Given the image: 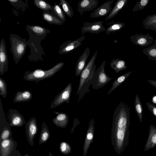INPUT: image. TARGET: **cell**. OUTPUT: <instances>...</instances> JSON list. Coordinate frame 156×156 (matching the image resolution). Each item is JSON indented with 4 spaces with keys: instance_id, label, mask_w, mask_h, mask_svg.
<instances>
[{
    "instance_id": "17",
    "label": "cell",
    "mask_w": 156,
    "mask_h": 156,
    "mask_svg": "<svg viewBox=\"0 0 156 156\" xmlns=\"http://www.w3.org/2000/svg\"><path fill=\"white\" fill-rule=\"evenodd\" d=\"M98 0H81L78 3L77 8L78 11L81 15L87 11H92L98 5Z\"/></svg>"
},
{
    "instance_id": "22",
    "label": "cell",
    "mask_w": 156,
    "mask_h": 156,
    "mask_svg": "<svg viewBox=\"0 0 156 156\" xmlns=\"http://www.w3.org/2000/svg\"><path fill=\"white\" fill-rule=\"evenodd\" d=\"M33 98L31 92L28 90L23 91H18L16 93L14 99V103L27 102L30 101Z\"/></svg>"
},
{
    "instance_id": "40",
    "label": "cell",
    "mask_w": 156,
    "mask_h": 156,
    "mask_svg": "<svg viewBox=\"0 0 156 156\" xmlns=\"http://www.w3.org/2000/svg\"><path fill=\"white\" fill-rule=\"evenodd\" d=\"M150 84L156 88V80H147Z\"/></svg>"
},
{
    "instance_id": "19",
    "label": "cell",
    "mask_w": 156,
    "mask_h": 156,
    "mask_svg": "<svg viewBox=\"0 0 156 156\" xmlns=\"http://www.w3.org/2000/svg\"><path fill=\"white\" fill-rule=\"evenodd\" d=\"M156 146V126L151 125L149 127V135L144 151H147Z\"/></svg>"
},
{
    "instance_id": "10",
    "label": "cell",
    "mask_w": 156,
    "mask_h": 156,
    "mask_svg": "<svg viewBox=\"0 0 156 156\" xmlns=\"http://www.w3.org/2000/svg\"><path fill=\"white\" fill-rule=\"evenodd\" d=\"M85 38V36L83 34L74 40H70L65 42L60 46L58 51L59 54H66L71 52L82 44V42Z\"/></svg>"
},
{
    "instance_id": "8",
    "label": "cell",
    "mask_w": 156,
    "mask_h": 156,
    "mask_svg": "<svg viewBox=\"0 0 156 156\" xmlns=\"http://www.w3.org/2000/svg\"><path fill=\"white\" fill-rule=\"evenodd\" d=\"M25 129L27 140L31 146H33L34 140L38 132L37 120L34 117L31 118L25 124Z\"/></svg>"
},
{
    "instance_id": "36",
    "label": "cell",
    "mask_w": 156,
    "mask_h": 156,
    "mask_svg": "<svg viewBox=\"0 0 156 156\" xmlns=\"http://www.w3.org/2000/svg\"><path fill=\"white\" fill-rule=\"evenodd\" d=\"M7 94V86L5 81L0 77V95L5 98Z\"/></svg>"
},
{
    "instance_id": "38",
    "label": "cell",
    "mask_w": 156,
    "mask_h": 156,
    "mask_svg": "<svg viewBox=\"0 0 156 156\" xmlns=\"http://www.w3.org/2000/svg\"><path fill=\"white\" fill-rule=\"evenodd\" d=\"M146 105L151 114L156 118V106L148 102H146Z\"/></svg>"
},
{
    "instance_id": "28",
    "label": "cell",
    "mask_w": 156,
    "mask_h": 156,
    "mask_svg": "<svg viewBox=\"0 0 156 156\" xmlns=\"http://www.w3.org/2000/svg\"><path fill=\"white\" fill-rule=\"evenodd\" d=\"M50 135L48 127L46 123L43 122L39 138V145L46 142L49 139Z\"/></svg>"
},
{
    "instance_id": "16",
    "label": "cell",
    "mask_w": 156,
    "mask_h": 156,
    "mask_svg": "<svg viewBox=\"0 0 156 156\" xmlns=\"http://www.w3.org/2000/svg\"><path fill=\"white\" fill-rule=\"evenodd\" d=\"M94 118H92L89 122L83 146V155L86 156L91 144L93 142L94 134Z\"/></svg>"
},
{
    "instance_id": "26",
    "label": "cell",
    "mask_w": 156,
    "mask_h": 156,
    "mask_svg": "<svg viewBox=\"0 0 156 156\" xmlns=\"http://www.w3.org/2000/svg\"><path fill=\"white\" fill-rule=\"evenodd\" d=\"M143 51L149 60L156 61V38L153 45L143 49Z\"/></svg>"
},
{
    "instance_id": "29",
    "label": "cell",
    "mask_w": 156,
    "mask_h": 156,
    "mask_svg": "<svg viewBox=\"0 0 156 156\" xmlns=\"http://www.w3.org/2000/svg\"><path fill=\"white\" fill-rule=\"evenodd\" d=\"M134 105L135 111L138 115L139 122H141L143 120V108L141 102L137 94L135 96Z\"/></svg>"
},
{
    "instance_id": "3",
    "label": "cell",
    "mask_w": 156,
    "mask_h": 156,
    "mask_svg": "<svg viewBox=\"0 0 156 156\" xmlns=\"http://www.w3.org/2000/svg\"><path fill=\"white\" fill-rule=\"evenodd\" d=\"M64 64L63 62L58 63L48 70L38 69L32 71H27L25 72L23 78L27 81H35L38 83L41 80L52 76L61 69Z\"/></svg>"
},
{
    "instance_id": "11",
    "label": "cell",
    "mask_w": 156,
    "mask_h": 156,
    "mask_svg": "<svg viewBox=\"0 0 156 156\" xmlns=\"http://www.w3.org/2000/svg\"><path fill=\"white\" fill-rule=\"evenodd\" d=\"M0 143V156H11L17 146V142L12 137L3 140Z\"/></svg>"
},
{
    "instance_id": "6",
    "label": "cell",
    "mask_w": 156,
    "mask_h": 156,
    "mask_svg": "<svg viewBox=\"0 0 156 156\" xmlns=\"http://www.w3.org/2000/svg\"><path fill=\"white\" fill-rule=\"evenodd\" d=\"M1 99H0V142L12 137L11 126L5 119Z\"/></svg>"
},
{
    "instance_id": "14",
    "label": "cell",
    "mask_w": 156,
    "mask_h": 156,
    "mask_svg": "<svg viewBox=\"0 0 156 156\" xmlns=\"http://www.w3.org/2000/svg\"><path fill=\"white\" fill-rule=\"evenodd\" d=\"M114 1V0L108 1L96 8L91 13L90 17L97 18L108 14L112 9V5Z\"/></svg>"
},
{
    "instance_id": "32",
    "label": "cell",
    "mask_w": 156,
    "mask_h": 156,
    "mask_svg": "<svg viewBox=\"0 0 156 156\" xmlns=\"http://www.w3.org/2000/svg\"><path fill=\"white\" fill-rule=\"evenodd\" d=\"M35 5L38 8L42 10H53V7L50 4L45 1L42 0H34Z\"/></svg>"
},
{
    "instance_id": "12",
    "label": "cell",
    "mask_w": 156,
    "mask_h": 156,
    "mask_svg": "<svg viewBox=\"0 0 156 156\" xmlns=\"http://www.w3.org/2000/svg\"><path fill=\"white\" fill-rule=\"evenodd\" d=\"M8 119L11 127H22L26 123L23 115L15 109L9 110Z\"/></svg>"
},
{
    "instance_id": "1",
    "label": "cell",
    "mask_w": 156,
    "mask_h": 156,
    "mask_svg": "<svg viewBox=\"0 0 156 156\" xmlns=\"http://www.w3.org/2000/svg\"><path fill=\"white\" fill-rule=\"evenodd\" d=\"M130 107L121 101L113 113L111 133L112 146L117 154L124 151L129 144Z\"/></svg>"
},
{
    "instance_id": "34",
    "label": "cell",
    "mask_w": 156,
    "mask_h": 156,
    "mask_svg": "<svg viewBox=\"0 0 156 156\" xmlns=\"http://www.w3.org/2000/svg\"><path fill=\"white\" fill-rule=\"evenodd\" d=\"M53 7L54 12L57 16L63 23L65 22L66 20L65 15L59 5L55 4Z\"/></svg>"
},
{
    "instance_id": "24",
    "label": "cell",
    "mask_w": 156,
    "mask_h": 156,
    "mask_svg": "<svg viewBox=\"0 0 156 156\" xmlns=\"http://www.w3.org/2000/svg\"><path fill=\"white\" fill-rule=\"evenodd\" d=\"M142 24L144 28L156 32V13L146 17Z\"/></svg>"
},
{
    "instance_id": "33",
    "label": "cell",
    "mask_w": 156,
    "mask_h": 156,
    "mask_svg": "<svg viewBox=\"0 0 156 156\" xmlns=\"http://www.w3.org/2000/svg\"><path fill=\"white\" fill-rule=\"evenodd\" d=\"M59 148L60 152L65 155L69 154L72 151L70 145L68 143L64 141L60 143Z\"/></svg>"
},
{
    "instance_id": "25",
    "label": "cell",
    "mask_w": 156,
    "mask_h": 156,
    "mask_svg": "<svg viewBox=\"0 0 156 156\" xmlns=\"http://www.w3.org/2000/svg\"><path fill=\"white\" fill-rule=\"evenodd\" d=\"M110 65L116 73L126 69L127 67L125 61L119 58L113 59L110 62Z\"/></svg>"
},
{
    "instance_id": "9",
    "label": "cell",
    "mask_w": 156,
    "mask_h": 156,
    "mask_svg": "<svg viewBox=\"0 0 156 156\" xmlns=\"http://www.w3.org/2000/svg\"><path fill=\"white\" fill-rule=\"evenodd\" d=\"M103 21L92 23L88 22H84L81 29L82 35L87 32L98 34L105 31L106 29L103 25Z\"/></svg>"
},
{
    "instance_id": "31",
    "label": "cell",
    "mask_w": 156,
    "mask_h": 156,
    "mask_svg": "<svg viewBox=\"0 0 156 156\" xmlns=\"http://www.w3.org/2000/svg\"><path fill=\"white\" fill-rule=\"evenodd\" d=\"M60 4L64 13L69 17H73L74 16L72 7L65 0H60Z\"/></svg>"
},
{
    "instance_id": "37",
    "label": "cell",
    "mask_w": 156,
    "mask_h": 156,
    "mask_svg": "<svg viewBox=\"0 0 156 156\" xmlns=\"http://www.w3.org/2000/svg\"><path fill=\"white\" fill-rule=\"evenodd\" d=\"M29 28L34 33L39 35L45 34L47 32V30L44 28L37 26H29Z\"/></svg>"
},
{
    "instance_id": "43",
    "label": "cell",
    "mask_w": 156,
    "mask_h": 156,
    "mask_svg": "<svg viewBox=\"0 0 156 156\" xmlns=\"http://www.w3.org/2000/svg\"><path fill=\"white\" fill-rule=\"evenodd\" d=\"M24 156H30L27 154H25L24 155Z\"/></svg>"
},
{
    "instance_id": "2",
    "label": "cell",
    "mask_w": 156,
    "mask_h": 156,
    "mask_svg": "<svg viewBox=\"0 0 156 156\" xmlns=\"http://www.w3.org/2000/svg\"><path fill=\"white\" fill-rule=\"evenodd\" d=\"M97 53L96 51L80 75L79 85L76 94V95H78V103L82 99L86 93H89V88L92 84V80L96 71L97 65L95 64V62Z\"/></svg>"
},
{
    "instance_id": "20",
    "label": "cell",
    "mask_w": 156,
    "mask_h": 156,
    "mask_svg": "<svg viewBox=\"0 0 156 156\" xmlns=\"http://www.w3.org/2000/svg\"><path fill=\"white\" fill-rule=\"evenodd\" d=\"M52 121L57 127L61 128H66L68 123V116L66 113L59 112L55 118L52 119Z\"/></svg>"
},
{
    "instance_id": "4",
    "label": "cell",
    "mask_w": 156,
    "mask_h": 156,
    "mask_svg": "<svg viewBox=\"0 0 156 156\" xmlns=\"http://www.w3.org/2000/svg\"><path fill=\"white\" fill-rule=\"evenodd\" d=\"M11 51L16 64L24 55L27 44L25 39H22L17 35L12 34L10 37Z\"/></svg>"
},
{
    "instance_id": "41",
    "label": "cell",
    "mask_w": 156,
    "mask_h": 156,
    "mask_svg": "<svg viewBox=\"0 0 156 156\" xmlns=\"http://www.w3.org/2000/svg\"><path fill=\"white\" fill-rule=\"evenodd\" d=\"M8 1L10 2L15 3L19 1L18 0H8Z\"/></svg>"
},
{
    "instance_id": "27",
    "label": "cell",
    "mask_w": 156,
    "mask_h": 156,
    "mask_svg": "<svg viewBox=\"0 0 156 156\" xmlns=\"http://www.w3.org/2000/svg\"><path fill=\"white\" fill-rule=\"evenodd\" d=\"M132 72V71L128 72L117 78L112 84V86L108 92L107 95L109 94L123 83L130 75Z\"/></svg>"
},
{
    "instance_id": "13",
    "label": "cell",
    "mask_w": 156,
    "mask_h": 156,
    "mask_svg": "<svg viewBox=\"0 0 156 156\" xmlns=\"http://www.w3.org/2000/svg\"><path fill=\"white\" fill-rule=\"evenodd\" d=\"M131 41L134 44L141 47H145L152 44L154 38L151 36L149 34H136L130 37Z\"/></svg>"
},
{
    "instance_id": "5",
    "label": "cell",
    "mask_w": 156,
    "mask_h": 156,
    "mask_svg": "<svg viewBox=\"0 0 156 156\" xmlns=\"http://www.w3.org/2000/svg\"><path fill=\"white\" fill-rule=\"evenodd\" d=\"M106 62L105 61H103L94 74L92 81V87L94 89L98 90L103 87L112 79L105 71Z\"/></svg>"
},
{
    "instance_id": "35",
    "label": "cell",
    "mask_w": 156,
    "mask_h": 156,
    "mask_svg": "<svg viewBox=\"0 0 156 156\" xmlns=\"http://www.w3.org/2000/svg\"><path fill=\"white\" fill-rule=\"evenodd\" d=\"M149 1V0L139 1L135 5L133 9V12H134L136 11L143 10L147 5Z\"/></svg>"
},
{
    "instance_id": "23",
    "label": "cell",
    "mask_w": 156,
    "mask_h": 156,
    "mask_svg": "<svg viewBox=\"0 0 156 156\" xmlns=\"http://www.w3.org/2000/svg\"><path fill=\"white\" fill-rule=\"evenodd\" d=\"M106 25L108 27L106 30V34L108 35L120 31L125 26L123 23L115 21L107 23Z\"/></svg>"
},
{
    "instance_id": "15",
    "label": "cell",
    "mask_w": 156,
    "mask_h": 156,
    "mask_svg": "<svg viewBox=\"0 0 156 156\" xmlns=\"http://www.w3.org/2000/svg\"><path fill=\"white\" fill-rule=\"evenodd\" d=\"M0 74L3 75L8 69V58L6 51L5 42L2 38L0 45Z\"/></svg>"
},
{
    "instance_id": "18",
    "label": "cell",
    "mask_w": 156,
    "mask_h": 156,
    "mask_svg": "<svg viewBox=\"0 0 156 156\" xmlns=\"http://www.w3.org/2000/svg\"><path fill=\"white\" fill-rule=\"evenodd\" d=\"M90 53V48H86L83 53L79 57L76 66L75 75L80 76L86 66V62Z\"/></svg>"
},
{
    "instance_id": "42",
    "label": "cell",
    "mask_w": 156,
    "mask_h": 156,
    "mask_svg": "<svg viewBox=\"0 0 156 156\" xmlns=\"http://www.w3.org/2000/svg\"><path fill=\"white\" fill-rule=\"evenodd\" d=\"M48 156H53V155L52 153L50 152L49 153Z\"/></svg>"
},
{
    "instance_id": "21",
    "label": "cell",
    "mask_w": 156,
    "mask_h": 156,
    "mask_svg": "<svg viewBox=\"0 0 156 156\" xmlns=\"http://www.w3.org/2000/svg\"><path fill=\"white\" fill-rule=\"evenodd\" d=\"M128 1V0H117L113 8L105 18V20L112 19L117 15L119 12L125 7Z\"/></svg>"
},
{
    "instance_id": "30",
    "label": "cell",
    "mask_w": 156,
    "mask_h": 156,
    "mask_svg": "<svg viewBox=\"0 0 156 156\" xmlns=\"http://www.w3.org/2000/svg\"><path fill=\"white\" fill-rule=\"evenodd\" d=\"M42 15L44 20L49 23L61 25L63 23L61 20L49 13L44 12Z\"/></svg>"
},
{
    "instance_id": "39",
    "label": "cell",
    "mask_w": 156,
    "mask_h": 156,
    "mask_svg": "<svg viewBox=\"0 0 156 156\" xmlns=\"http://www.w3.org/2000/svg\"><path fill=\"white\" fill-rule=\"evenodd\" d=\"M11 156H22V155L19 151L16 149L13 151Z\"/></svg>"
},
{
    "instance_id": "7",
    "label": "cell",
    "mask_w": 156,
    "mask_h": 156,
    "mask_svg": "<svg viewBox=\"0 0 156 156\" xmlns=\"http://www.w3.org/2000/svg\"><path fill=\"white\" fill-rule=\"evenodd\" d=\"M72 91V84L70 83L65 88L58 94L51 103L50 108L52 109L61 105L64 102H69Z\"/></svg>"
}]
</instances>
